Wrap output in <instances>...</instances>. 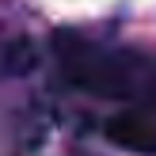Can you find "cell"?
I'll list each match as a JSON object with an SVG mask.
<instances>
[{"instance_id":"cell-2","label":"cell","mask_w":156,"mask_h":156,"mask_svg":"<svg viewBox=\"0 0 156 156\" xmlns=\"http://www.w3.org/2000/svg\"><path fill=\"white\" fill-rule=\"evenodd\" d=\"M107 137L129 152H156V107H129L107 122Z\"/></svg>"},{"instance_id":"cell-1","label":"cell","mask_w":156,"mask_h":156,"mask_svg":"<svg viewBox=\"0 0 156 156\" xmlns=\"http://www.w3.org/2000/svg\"><path fill=\"white\" fill-rule=\"evenodd\" d=\"M53 57L61 65V76L73 88L103 95V99H137L152 84V69L141 53L95 42L84 34L61 30L53 38Z\"/></svg>"}]
</instances>
